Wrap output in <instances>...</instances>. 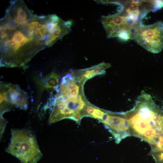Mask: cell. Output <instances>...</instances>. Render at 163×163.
Listing matches in <instances>:
<instances>
[{
    "instance_id": "obj_8",
    "label": "cell",
    "mask_w": 163,
    "mask_h": 163,
    "mask_svg": "<svg viewBox=\"0 0 163 163\" xmlns=\"http://www.w3.org/2000/svg\"><path fill=\"white\" fill-rule=\"evenodd\" d=\"M59 76L55 72L42 78L40 82L42 90H56L59 85Z\"/></svg>"
},
{
    "instance_id": "obj_2",
    "label": "cell",
    "mask_w": 163,
    "mask_h": 163,
    "mask_svg": "<svg viewBox=\"0 0 163 163\" xmlns=\"http://www.w3.org/2000/svg\"><path fill=\"white\" fill-rule=\"evenodd\" d=\"M131 136L154 143L163 131V111L151 96L142 91L134 107L124 112Z\"/></svg>"
},
{
    "instance_id": "obj_9",
    "label": "cell",
    "mask_w": 163,
    "mask_h": 163,
    "mask_svg": "<svg viewBox=\"0 0 163 163\" xmlns=\"http://www.w3.org/2000/svg\"><path fill=\"white\" fill-rule=\"evenodd\" d=\"M106 110L94 106L93 111L90 117L95 118L101 121Z\"/></svg>"
},
{
    "instance_id": "obj_1",
    "label": "cell",
    "mask_w": 163,
    "mask_h": 163,
    "mask_svg": "<svg viewBox=\"0 0 163 163\" xmlns=\"http://www.w3.org/2000/svg\"><path fill=\"white\" fill-rule=\"evenodd\" d=\"M7 42L12 53L31 59L52 46L51 28L45 15H35L26 5H16L6 19Z\"/></svg>"
},
{
    "instance_id": "obj_4",
    "label": "cell",
    "mask_w": 163,
    "mask_h": 163,
    "mask_svg": "<svg viewBox=\"0 0 163 163\" xmlns=\"http://www.w3.org/2000/svg\"><path fill=\"white\" fill-rule=\"evenodd\" d=\"M133 38L148 51L154 53L163 49V22L158 21L148 25L142 23L134 29Z\"/></svg>"
},
{
    "instance_id": "obj_7",
    "label": "cell",
    "mask_w": 163,
    "mask_h": 163,
    "mask_svg": "<svg viewBox=\"0 0 163 163\" xmlns=\"http://www.w3.org/2000/svg\"><path fill=\"white\" fill-rule=\"evenodd\" d=\"M101 121L111 133L117 144L123 139L131 136L124 112L106 110Z\"/></svg>"
},
{
    "instance_id": "obj_5",
    "label": "cell",
    "mask_w": 163,
    "mask_h": 163,
    "mask_svg": "<svg viewBox=\"0 0 163 163\" xmlns=\"http://www.w3.org/2000/svg\"><path fill=\"white\" fill-rule=\"evenodd\" d=\"M123 9L113 14L101 16V22L107 38L118 37L125 40L133 39V32L137 24L130 19Z\"/></svg>"
},
{
    "instance_id": "obj_6",
    "label": "cell",
    "mask_w": 163,
    "mask_h": 163,
    "mask_svg": "<svg viewBox=\"0 0 163 163\" xmlns=\"http://www.w3.org/2000/svg\"><path fill=\"white\" fill-rule=\"evenodd\" d=\"M28 96L25 92L15 85L2 82L0 85L1 117L15 107L26 110L28 107Z\"/></svg>"
},
{
    "instance_id": "obj_3",
    "label": "cell",
    "mask_w": 163,
    "mask_h": 163,
    "mask_svg": "<svg viewBox=\"0 0 163 163\" xmlns=\"http://www.w3.org/2000/svg\"><path fill=\"white\" fill-rule=\"evenodd\" d=\"M5 151L22 163H37L42 157L36 137L26 129H11V142Z\"/></svg>"
}]
</instances>
